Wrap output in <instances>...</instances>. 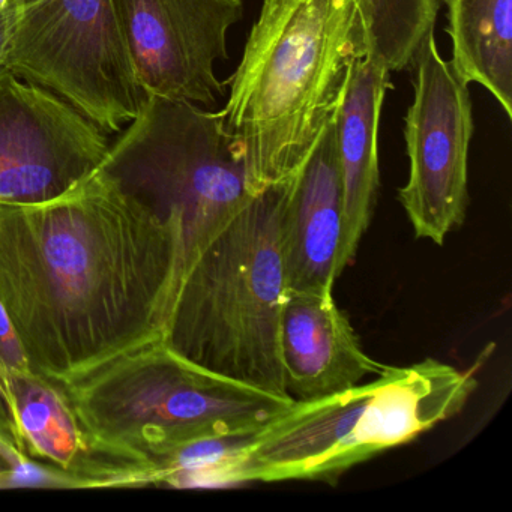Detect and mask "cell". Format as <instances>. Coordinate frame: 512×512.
<instances>
[{"label":"cell","mask_w":512,"mask_h":512,"mask_svg":"<svg viewBox=\"0 0 512 512\" xmlns=\"http://www.w3.org/2000/svg\"><path fill=\"white\" fill-rule=\"evenodd\" d=\"M278 347L284 388L293 401L331 397L386 370L364 352L332 292L287 290Z\"/></svg>","instance_id":"obj_12"},{"label":"cell","mask_w":512,"mask_h":512,"mask_svg":"<svg viewBox=\"0 0 512 512\" xmlns=\"http://www.w3.org/2000/svg\"><path fill=\"white\" fill-rule=\"evenodd\" d=\"M289 179L256 194L191 263L163 335L191 364L284 398L278 329L287 280L280 229Z\"/></svg>","instance_id":"obj_3"},{"label":"cell","mask_w":512,"mask_h":512,"mask_svg":"<svg viewBox=\"0 0 512 512\" xmlns=\"http://www.w3.org/2000/svg\"><path fill=\"white\" fill-rule=\"evenodd\" d=\"M26 370H32V368L29 367L28 359L7 310L0 301V419H4V406L8 400V385L11 377Z\"/></svg>","instance_id":"obj_19"},{"label":"cell","mask_w":512,"mask_h":512,"mask_svg":"<svg viewBox=\"0 0 512 512\" xmlns=\"http://www.w3.org/2000/svg\"><path fill=\"white\" fill-rule=\"evenodd\" d=\"M451 64L461 82L490 92L512 119V0H446Z\"/></svg>","instance_id":"obj_15"},{"label":"cell","mask_w":512,"mask_h":512,"mask_svg":"<svg viewBox=\"0 0 512 512\" xmlns=\"http://www.w3.org/2000/svg\"><path fill=\"white\" fill-rule=\"evenodd\" d=\"M83 488L77 476L26 455L10 427L0 419V488Z\"/></svg>","instance_id":"obj_18"},{"label":"cell","mask_w":512,"mask_h":512,"mask_svg":"<svg viewBox=\"0 0 512 512\" xmlns=\"http://www.w3.org/2000/svg\"><path fill=\"white\" fill-rule=\"evenodd\" d=\"M367 53L356 0H263L220 112L251 193L305 163Z\"/></svg>","instance_id":"obj_2"},{"label":"cell","mask_w":512,"mask_h":512,"mask_svg":"<svg viewBox=\"0 0 512 512\" xmlns=\"http://www.w3.org/2000/svg\"><path fill=\"white\" fill-rule=\"evenodd\" d=\"M4 419L26 455L77 476L85 488L148 485L140 467L92 446L61 383L34 370L11 377Z\"/></svg>","instance_id":"obj_13"},{"label":"cell","mask_w":512,"mask_h":512,"mask_svg":"<svg viewBox=\"0 0 512 512\" xmlns=\"http://www.w3.org/2000/svg\"><path fill=\"white\" fill-rule=\"evenodd\" d=\"M10 0H0V7H4V5H7Z\"/></svg>","instance_id":"obj_21"},{"label":"cell","mask_w":512,"mask_h":512,"mask_svg":"<svg viewBox=\"0 0 512 512\" xmlns=\"http://www.w3.org/2000/svg\"><path fill=\"white\" fill-rule=\"evenodd\" d=\"M476 388L472 371L428 358L386 367L331 397L295 401L251 437L241 484L334 481L457 415Z\"/></svg>","instance_id":"obj_5"},{"label":"cell","mask_w":512,"mask_h":512,"mask_svg":"<svg viewBox=\"0 0 512 512\" xmlns=\"http://www.w3.org/2000/svg\"><path fill=\"white\" fill-rule=\"evenodd\" d=\"M121 133L95 173L160 220H179L181 281L256 196L241 149L220 112L163 97H146Z\"/></svg>","instance_id":"obj_6"},{"label":"cell","mask_w":512,"mask_h":512,"mask_svg":"<svg viewBox=\"0 0 512 512\" xmlns=\"http://www.w3.org/2000/svg\"><path fill=\"white\" fill-rule=\"evenodd\" d=\"M391 71L368 58L353 68L334 118L335 155L343 193L344 260L352 262L373 217L380 187L379 127Z\"/></svg>","instance_id":"obj_14"},{"label":"cell","mask_w":512,"mask_h":512,"mask_svg":"<svg viewBox=\"0 0 512 512\" xmlns=\"http://www.w3.org/2000/svg\"><path fill=\"white\" fill-rule=\"evenodd\" d=\"M280 233L287 290L332 292L347 268L334 119L305 163L290 176Z\"/></svg>","instance_id":"obj_11"},{"label":"cell","mask_w":512,"mask_h":512,"mask_svg":"<svg viewBox=\"0 0 512 512\" xmlns=\"http://www.w3.org/2000/svg\"><path fill=\"white\" fill-rule=\"evenodd\" d=\"M146 97L212 107L226 92L215 65L229 59L242 0H112Z\"/></svg>","instance_id":"obj_10"},{"label":"cell","mask_w":512,"mask_h":512,"mask_svg":"<svg viewBox=\"0 0 512 512\" xmlns=\"http://www.w3.org/2000/svg\"><path fill=\"white\" fill-rule=\"evenodd\" d=\"M14 23H16V16H14V7L10 0L7 5L0 7V70H5L8 55H10Z\"/></svg>","instance_id":"obj_20"},{"label":"cell","mask_w":512,"mask_h":512,"mask_svg":"<svg viewBox=\"0 0 512 512\" xmlns=\"http://www.w3.org/2000/svg\"><path fill=\"white\" fill-rule=\"evenodd\" d=\"M182 229L97 173L41 205L0 203V301L29 367L74 382L163 340Z\"/></svg>","instance_id":"obj_1"},{"label":"cell","mask_w":512,"mask_h":512,"mask_svg":"<svg viewBox=\"0 0 512 512\" xmlns=\"http://www.w3.org/2000/svg\"><path fill=\"white\" fill-rule=\"evenodd\" d=\"M413 101L404 116L409 178L398 199L416 238L443 245L466 220L473 112L469 85L440 55L434 32L413 56Z\"/></svg>","instance_id":"obj_8"},{"label":"cell","mask_w":512,"mask_h":512,"mask_svg":"<svg viewBox=\"0 0 512 512\" xmlns=\"http://www.w3.org/2000/svg\"><path fill=\"white\" fill-rule=\"evenodd\" d=\"M110 145L64 98L0 70V203L59 199L97 172Z\"/></svg>","instance_id":"obj_9"},{"label":"cell","mask_w":512,"mask_h":512,"mask_svg":"<svg viewBox=\"0 0 512 512\" xmlns=\"http://www.w3.org/2000/svg\"><path fill=\"white\" fill-rule=\"evenodd\" d=\"M62 385V383H61ZM92 446L142 467L212 434H253L295 401L218 376L161 341L131 350L62 385Z\"/></svg>","instance_id":"obj_4"},{"label":"cell","mask_w":512,"mask_h":512,"mask_svg":"<svg viewBox=\"0 0 512 512\" xmlns=\"http://www.w3.org/2000/svg\"><path fill=\"white\" fill-rule=\"evenodd\" d=\"M253 434H212L170 449L152 463L154 485L217 488L241 484V467Z\"/></svg>","instance_id":"obj_17"},{"label":"cell","mask_w":512,"mask_h":512,"mask_svg":"<svg viewBox=\"0 0 512 512\" xmlns=\"http://www.w3.org/2000/svg\"><path fill=\"white\" fill-rule=\"evenodd\" d=\"M13 43L5 70L49 89L107 134L145 101L112 0H11Z\"/></svg>","instance_id":"obj_7"},{"label":"cell","mask_w":512,"mask_h":512,"mask_svg":"<svg viewBox=\"0 0 512 512\" xmlns=\"http://www.w3.org/2000/svg\"><path fill=\"white\" fill-rule=\"evenodd\" d=\"M367 37V56L391 73L409 70L422 41L434 32L445 0H356Z\"/></svg>","instance_id":"obj_16"}]
</instances>
